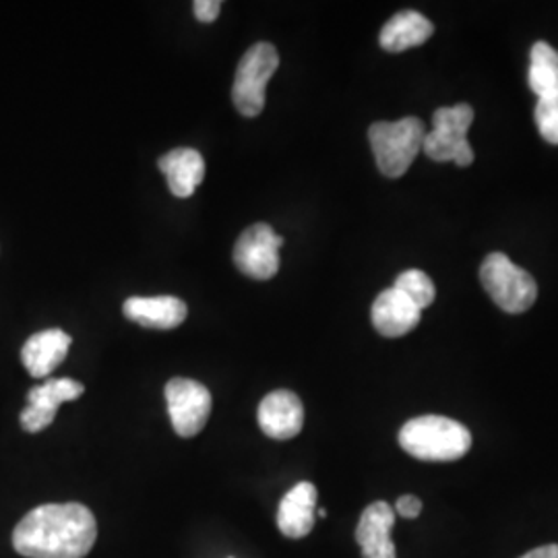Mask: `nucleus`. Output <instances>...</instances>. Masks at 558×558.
Here are the masks:
<instances>
[{
    "label": "nucleus",
    "mask_w": 558,
    "mask_h": 558,
    "mask_svg": "<svg viewBox=\"0 0 558 558\" xmlns=\"http://www.w3.org/2000/svg\"><path fill=\"white\" fill-rule=\"evenodd\" d=\"M480 281L505 313L521 315L538 299V283L502 253H490L480 267Z\"/></svg>",
    "instance_id": "20e7f679"
},
{
    "label": "nucleus",
    "mask_w": 558,
    "mask_h": 558,
    "mask_svg": "<svg viewBox=\"0 0 558 558\" xmlns=\"http://www.w3.org/2000/svg\"><path fill=\"white\" fill-rule=\"evenodd\" d=\"M426 137L424 122L416 117L396 122H375L368 129V141L380 172L387 179L403 177L418 158Z\"/></svg>",
    "instance_id": "7ed1b4c3"
},
{
    "label": "nucleus",
    "mask_w": 558,
    "mask_h": 558,
    "mask_svg": "<svg viewBox=\"0 0 558 558\" xmlns=\"http://www.w3.org/2000/svg\"><path fill=\"white\" fill-rule=\"evenodd\" d=\"M193 11L201 23H214L220 17L221 2L220 0H195Z\"/></svg>",
    "instance_id": "412c9836"
},
{
    "label": "nucleus",
    "mask_w": 558,
    "mask_h": 558,
    "mask_svg": "<svg viewBox=\"0 0 558 558\" xmlns=\"http://www.w3.org/2000/svg\"><path fill=\"white\" fill-rule=\"evenodd\" d=\"M158 166L168 180L170 193L179 199L193 197L197 186L205 179V161L199 151L193 147H179L163 154Z\"/></svg>",
    "instance_id": "dca6fc26"
},
{
    "label": "nucleus",
    "mask_w": 558,
    "mask_h": 558,
    "mask_svg": "<svg viewBox=\"0 0 558 558\" xmlns=\"http://www.w3.org/2000/svg\"><path fill=\"white\" fill-rule=\"evenodd\" d=\"M527 81L538 100L558 96V52L548 41L534 44Z\"/></svg>",
    "instance_id": "a211bd4d"
},
{
    "label": "nucleus",
    "mask_w": 558,
    "mask_h": 558,
    "mask_svg": "<svg viewBox=\"0 0 558 558\" xmlns=\"http://www.w3.org/2000/svg\"><path fill=\"white\" fill-rule=\"evenodd\" d=\"M396 290H399L405 299L412 300L420 311L428 308L437 299V288L433 279L428 278L420 269H408L396 279Z\"/></svg>",
    "instance_id": "6ab92c4d"
},
{
    "label": "nucleus",
    "mask_w": 558,
    "mask_h": 558,
    "mask_svg": "<svg viewBox=\"0 0 558 558\" xmlns=\"http://www.w3.org/2000/svg\"><path fill=\"white\" fill-rule=\"evenodd\" d=\"M474 122V108L458 104L439 108L433 114V131L426 133L422 151L433 161H453L459 168H468L474 161V149L468 141V131Z\"/></svg>",
    "instance_id": "39448f33"
},
{
    "label": "nucleus",
    "mask_w": 558,
    "mask_h": 558,
    "mask_svg": "<svg viewBox=\"0 0 558 558\" xmlns=\"http://www.w3.org/2000/svg\"><path fill=\"white\" fill-rule=\"evenodd\" d=\"M85 393L80 380L50 379L27 393V408L21 412V426L25 433L46 430L64 401H75Z\"/></svg>",
    "instance_id": "1a4fd4ad"
},
{
    "label": "nucleus",
    "mask_w": 558,
    "mask_h": 558,
    "mask_svg": "<svg viewBox=\"0 0 558 558\" xmlns=\"http://www.w3.org/2000/svg\"><path fill=\"white\" fill-rule=\"evenodd\" d=\"M396 525V511L391 505L377 500L368 505L360 515L356 542L362 558H398L391 530Z\"/></svg>",
    "instance_id": "9b49d317"
},
{
    "label": "nucleus",
    "mask_w": 558,
    "mask_h": 558,
    "mask_svg": "<svg viewBox=\"0 0 558 558\" xmlns=\"http://www.w3.org/2000/svg\"><path fill=\"white\" fill-rule=\"evenodd\" d=\"M283 239L269 223L246 228L234 246V265L248 278L271 279L279 271V248Z\"/></svg>",
    "instance_id": "6e6552de"
},
{
    "label": "nucleus",
    "mask_w": 558,
    "mask_h": 558,
    "mask_svg": "<svg viewBox=\"0 0 558 558\" xmlns=\"http://www.w3.org/2000/svg\"><path fill=\"white\" fill-rule=\"evenodd\" d=\"M260 430L269 439L288 440L299 437L304 426V408L296 393L279 389L265 396L259 405Z\"/></svg>",
    "instance_id": "9d476101"
},
{
    "label": "nucleus",
    "mask_w": 558,
    "mask_h": 558,
    "mask_svg": "<svg viewBox=\"0 0 558 558\" xmlns=\"http://www.w3.org/2000/svg\"><path fill=\"white\" fill-rule=\"evenodd\" d=\"M122 313L147 329H177L186 319L189 308L177 296H133L124 300Z\"/></svg>",
    "instance_id": "2eb2a0df"
},
{
    "label": "nucleus",
    "mask_w": 558,
    "mask_h": 558,
    "mask_svg": "<svg viewBox=\"0 0 558 558\" xmlns=\"http://www.w3.org/2000/svg\"><path fill=\"white\" fill-rule=\"evenodd\" d=\"M278 66V50L269 41H259L251 46L246 54L240 59L232 87V100L242 117L253 119L263 112L267 83L274 77Z\"/></svg>",
    "instance_id": "423d86ee"
},
{
    "label": "nucleus",
    "mask_w": 558,
    "mask_h": 558,
    "mask_svg": "<svg viewBox=\"0 0 558 558\" xmlns=\"http://www.w3.org/2000/svg\"><path fill=\"white\" fill-rule=\"evenodd\" d=\"M422 311L396 288L383 290L371 311V319L383 338H401L416 329Z\"/></svg>",
    "instance_id": "f8f14e48"
},
{
    "label": "nucleus",
    "mask_w": 558,
    "mask_h": 558,
    "mask_svg": "<svg viewBox=\"0 0 558 558\" xmlns=\"http://www.w3.org/2000/svg\"><path fill=\"white\" fill-rule=\"evenodd\" d=\"M317 515H319V518H327V511H325V509H317Z\"/></svg>",
    "instance_id": "b1692460"
},
{
    "label": "nucleus",
    "mask_w": 558,
    "mask_h": 558,
    "mask_svg": "<svg viewBox=\"0 0 558 558\" xmlns=\"http://www.w3.org/2000/svg\"><path fill=\"white\" fill-rule=\"evenodd\" d=\"M536 124H538L539 135L544 140L553 145H558V96L538 100Z\"/></svg>",
    "instance_id": "aec40b11"
},
{
    "label": "nucleus",
    "mask_w": 558,
    "mask_h": 558,
    "mask_svg": "<svg viewBox=\"0 0 558 558\" xmlns=\"http://www.w3.org/2000/svg\"><path fill=\"white\" fill-rule=\"evenodd\" d=\"M166 403L172 428L182 439L197 437L205 428L211 414V393L199 380L177 379L168 380L166 385Z\"/></svg>",
    "instance_id": "0eeeda50"
},
{
    "label": "nucleus",
    "mask_w": 558,
    "mask_h": 558,
    "mask_svg": "<svg viewBox=\"0 0 558 558\" xmlns=\"http://www.w3.org/2000/svg\"><path fill=\"white\" fill-rule=\"evenodd\" d=\"M433 34V21L426 20L418 11H401L383 25L379 44L383 50L398 54L422 46Z\"/></svg>",
    "instance_id": "f3484780"
},
{
    "label": "nucleus",
    "mask_w": 558,
    "mask_h": 558,
    "mask_svg": "<svg viewBox=\"0 0 558 558\" xmlns=\"http://www.w3.org/2000/svg\"><path fill=\"white\" fill-rule=\"evenodd\" d=\"M71 336L62 329H44L25 341L21 350V362L34 379H44L54 373L66 359L71 348Z\"/></svg>",
    "instance_id": "ddd939ff"
},
{
    "label": "nucleus",
    "mask_w": 558,
    "mask_h": 558,
    "mask_svg": "<svg viewBox=\"0 0 558 558\" xmlns=\"http://www.w3.org/2000/svg\"><path fill=\"white\" fill-rule=\"evenodd\" d=\"M98 538L94 513L81 502L40 505L21 519L13 548L25 558H85Z\"/></svg>",
    "instance_id": "f257e3e1"
},
{
    "label": "nucleus",
    "mask_w": 558,
    "mask_h": 558,
    "mask_svg": "<svg viewBox=\"0 0 558 558\" xmlns=\"http://www.w3.org/2000/svg\"><path fill=\"white\" fill-rule=\"evenodd\" d=\"M401 449L420 461H458L472 447V433L456 420L420 416L399 430Z\"/></svg>",
    "instance_id": "f03ea898"
},
{
    "label": "nucleus",
    "mask_w": 558,
    "mask_h": 558,
    "mask_svg": "<svg viewBox=\"0 0 558 558\" xmlns=\"http://www.w3.org/2000/svg\"><path fill=\"white\" fill-rule=\"evenodd\" d=\"M519 558H558V544H548V546H539L536 550L523 555Z\"/></svg>",
    "instance_id": "5701e85b"
},
{
    "label": "nucleus",
    "mask_w": 558,
    "mask_h": 558,
    "mask_svg": "<svg viewBox=\"0 0 558 558\" xmlns=\"http://www.w3.org/2000/svg\"><path fill=\"white\" fill-rule=\"evenodd\" d=\"M317 518V488L311 482H300L279 502L278 527L286 538L308 536Z\"/></svg>",
    "instance_id": "4468645a"
},
{
    "label": "nucleus",
    "mask_w": 558,
    "mask_h": 558,
    "mask_svg": "<svg viewBox=\"0 0 558 558\" xmlns=\"http://www.w3.org/2000/svg\"><path fill=\"white\" fill-rule=\"evenodd\" d=\"M396 511H398L401 518L416 519L422 513V500L418 497H414V495H403L396 502Z\"/></svg>",
    "instance_id": "4be33fe9"
}]
</instances>
